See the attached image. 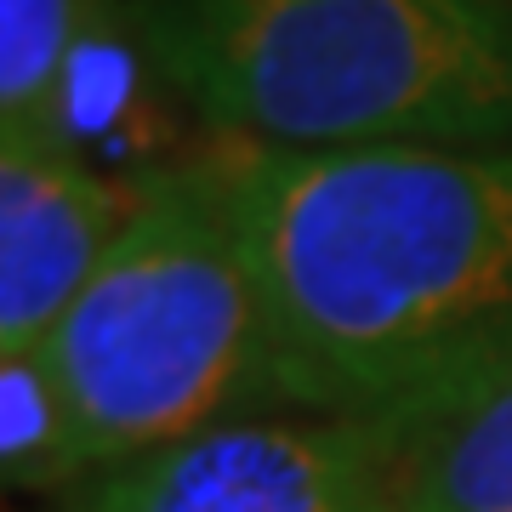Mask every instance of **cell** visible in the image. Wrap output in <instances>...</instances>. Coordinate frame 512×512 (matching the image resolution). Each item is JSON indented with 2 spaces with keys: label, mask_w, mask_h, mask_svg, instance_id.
Masks as SVG:
<instances>
[{
  "label": "cell",
  "mask_w": 512,
  "mask_h": 512,
  "mask_svg": "<svg viewBox=\"0 0 512 512\" xmlns=\"http://www.w3.org/2000/svg\"><path fill=\"white\" fill-rule=\"evenodd\" d=\"M131 29L228 143H512V0H131Z\"/></svg>",
  "instance_id": "obj_2"
},
{
  "label": "cell",
  "mask_w": 512,
  "mask_h": 512,
  "mask_svg": "<svg viewBox=\"0 0 512 512\" xmlns=\"http://www.w3.org/2000/svg\"><path fill=\"white\" fill-rule=\"evenodd\" d=\"M365 421L393 512H512V342Z\"/></svg>",
  "instance_id": "obj_6"
},
{
  "label": "cell",
  "mask_w": 512,
  "mask_h": 512,
  "mask_svg": "<svg viewBox=\"0 0 512 512\" xmlns=\"http://www.w3.org/2000/svg\"><path fill=\"white\" fill-rule=\"evenodd\" d=\"M262 279L279 410L382 416L512 342V143H205Z\"/></svg>",
  "instance_id": "obj_1"
},
{
  "label": "cell",
  "mask_w": 512,
  "mask_h": 512,
  "mask_svg": "<svg viewBox=\"0 0 512 512\" xmlns=\"http://www.w3.org/2000/svg\"><path fill=\"white\" fill-rule=\"evenodd\" d=\"M40 348L80 416L86 478L279 410L262 279L205 148L131 188L120 239Z\"/></svg>",
  "instance_id": "obj_3"
},
{
  "label": "cell",
  "mask_w": 512,
  "mask_h": 512,
  "mask_svg": "<svg viewBox=\"0 0 512 512\" xmlns=\"http://www.w3.org/2000/svg\"><path fill=\"white\" fill-rule=\"evenodd\" d=\"M97 0H0V148L80 143L74 80Z\"/></svg>",
  "instance_id": "obj_7"
},
{
  "label": "cell",
  "mask_w": 512,
  "mask_h": 512,
  "mask_svg": "<svg viewBox=\"0 0 512 512\" xmlns=\"http://www.w3.org/2000/svg\"><path fill=\"white\" fill-rule=\"evenodd\" d=\"M57 512H393L365 416L262 410L80 478Z\"/></svg>",
  "instance_id": "obj_4"
},
{
  "label": "cell",
  "mask_w": 512,
  "mask_h": 512,
  "mask_svg": "<svg viewBox=\"0 0 512 512\" xmlns=\"http://www.w3.org/2000/svg\"><path fill=\"white\" fill-rule=\"evenodd\" d=\"M131 194L80 143L0 148V353L40 348L126 228Z\"/></svg>",
  "instance_id": "obj_5"
},
{
  "label": "cell",
  "mask_w": 512,
  "mask_h": 512,
  "mask_svg": "<svg viewBox=\"0 0 512 512\" xmlns=\"http://www.w3.org/2000/svg\"><path fill=\"white\" fill-rule=\"evenodd\" d=\"M0 478L23 495H69L86 478L80 416L46 348L0 353Z\"/></svg>",
  "instance_id": "obj_8"
}]
</instances>
